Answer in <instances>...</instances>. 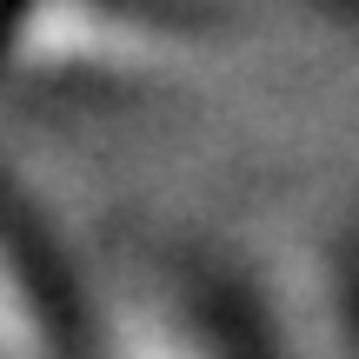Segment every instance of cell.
<instances>
[{"mask_svg":"<svg viewBox=\"0 0 359 359\" xmlns=\"http://www.w3.org/2000/svg\"><path fill=\"white\" fill-rule=\"evenodd\" d=\"M0 359H53L47 333H40L34 306L20 293V280L7 273V259H0Z\"/></svg>","mask_w":359,"mask_h":359,"instance_id":"cell-2","label":"cell"},{"mask_svg":"<svg viewBox=\"0 0 359 359\" xmlns=\"http://www.w3.org/2000/svg\"><path fill=\"white\" fill-rule=\"evenodd\" d=\"M20 47L34 60H147V34H133L127 20L87 7V0H47L27 13Z\"/></svg>","mask_w":359,"mask_h":359,"instance_id":"cell-1","label":"cell"}]
</instances>
